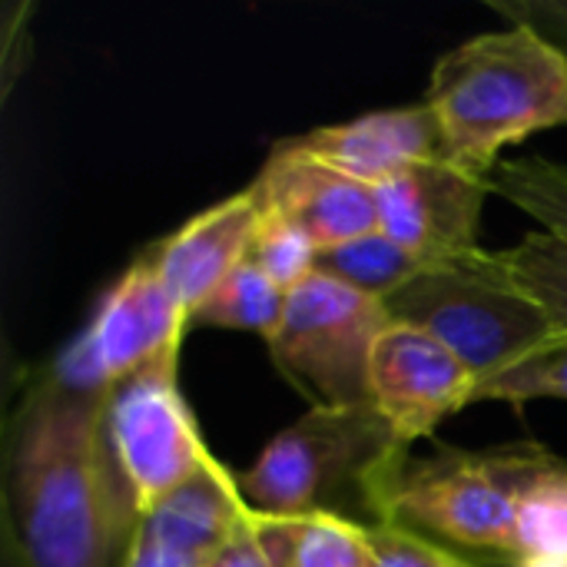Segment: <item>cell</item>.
Wrapping results in <instances>:
<instances>
[{
  "mask_svg": "<svg viewBox=\"0 0 567 567\" xmlns=\"http://www.w3.org/2000/svg\"><path fill=\"white\" fill-rule=\"evenodd\" d=\"M488 193V179L445 159L409 163L375 183L379 229L432 269L478 262L488 252L478 243Z\"/></svg>",
  "mask_w": 567,
  "mask_h": 567,
  "instance_id": "cell-9",
  "label": "cell"
},
{
  "mask_svg": "<svg viewBox=\"0 0 567 567\" xmlns=\"http://www.w3.org/2000/svg\"><path fill=\"white\" fill-rule=\"evenodd\" d=\"M249 259L286 292H292L299 282H306L316 272L319 262V246L309 239V233H302L296 223H289L286 216L262 209V223L259 233L252 239Z\"/></svg>",
  "mask_w": 567,
  "mask_h": 567,
  "instance_id": "cell-21",
  "label": "cell"
},
{
  "mask_svg": "<svg viewBox=\"0 0 567 567\" xmlns=\"http://www.w3.org/2000/svg\"><path fill=\"white\" fill-rule=\"evenodd\" d=\"M10 518L23 567H120L136 515L106 442V392L50 375L27 395L10 455Z\"/></svg>",
  "mask_w": 567,
  "mask_h": 567,
  "instance_id": "cell-1",
  "label": "cell"
},
{
  "mask_svg": "<svg viewBox=\"0 0 567 567\" xmlns=\"http://www.w3.org/2000/svg\"><path fill=\"white\" fill-rule=\"evenodd\" d=\"M296 518L262 515L252 508L246 528L206 567H289Z\"/></svg>",
  "mask_w": 567,
  "mask_h": 567,
  "instance_id": "cell-23",
  "label": "cell"
},
{
  "mask_svg": "<svg viewBox=\"0 0 567 567\" xmlns=\"http://www.w3.org/2000/svg\"><path fill=\"white\" fill-rule=\"evenodd\" d=\"M20 567H23V565H20Z\"/></svg>",
  "mask_w": 567,
  "mask_h": 567,
  "instance_id": "cell-27",
  "label": "cell"
},
{
  "mask_svg": "<svg viewBox=\"0 0 567 567\" xmlns=\"http://www.w3.org/2000/svg\"><path fill=\"white\" fill-rule=\"evenodd\" d=\"M409 452L372 405L309 409L286 425L256 462L236 475L249 508L279 518L332 512L329 502L352 488L372 512V492L385 468Z\"/></svg>",
  "mask_w": 567,
  "mask_h": 567,
  "instance_id": "cell-4",
  "label": "cell"
},
{
  "mask_svg": "<svg viewBox=\"0 0 567 567\" xmlns=\"http://www.w3.org/2000/svg\"><path fill=\"white\" fill-rule=\"evenodd\" d=\"M249 186L259 193L262 209L296 223L319 249H332L379 229L375 186L279 143Z\"/></svg>",
  "mask_w": 567,
  "mask_h": 567,
  "instance_id": "cell-11",
  "label": "cell"
},
{
  "mask_svg": "<svg viewBox=\"0 0 567 567\" xmlns=\"http://www.w3.org/2000/svg\"><path fill=\"white\" fill-rule=\"evenodd\" d=\"M488 10L508 23H528L542 30L567 53V0H488Z\"/></svg>",
  "mask_w": 567,
  "mask_h": 567,
  "instance_id": "cell-25",
  "label": "cell"
},
{
  "mask_svg": "<svg viewBox=\"0 0 567 567\" xmlns=\"http://www.w3.org/2000/svg\"><path fill=\"white\" fill-rule=\"evenodd\" d=\"M186 309L166 289L156 262L140 256L96 302L86 329L56 359L53 379L76 392H110L159 355L183 349Z\"/></svg>",
  "mask_w": 567,
  "mask_h": 567,
  "instance_id": "cell-8",
  "label": "cell"
},
{
  "mask_svg": "<svg viewBox=\"0 0 567 567\" xmlns=\"http://www.w3.org/2000/svg\"><path fill=\"white\" fill-rule=\"evenodd\" d=\"M495 266L515 289L542 302L567 332V243L538 229L522 236L518 246L495 252Z\"/></svg>",
  "mask_w": 567,
  "mask_h": 567,
  "instance_id": "cell-19",
  "label": "cell"
},
{
  "mask_svg": "<svg viewBox=\"0 0 567 567\" xmlns=\"http://www.w3.org/2000/svg\"><path fill=\"white\" fill-rule=\"evenodd\" d=\"M512 561H567V462L545 449L518 498Z\"/></svg>",
  "mask_w": 567,
  "mask_h": 567,
  "instance_id": "cell-15",
  "label": "cell"
},
{
  "mask_svg": "<svg viewBox=\"0 0 567 567\" xmlns=\"http://www.w3.org/2000/svg\"><path fill=\"white\" fill-rule=\"evenodd\" d=\"M538 399L567 402V332L538 355L525 359L522 365L482 382L475 395V402H512V405H525Z\"/></svg>",
  "mask_w": 567,
  "mask_h": 567,
  "instance_id": "cell-22",
  "label": "cell"
},
{
  "mask_svg": "<svg viewBox=\"0 0 567 567\" xmlns=\"http://www.w3.org/2000/svg\"><path fill=\"white\" fill-rule=\"evenodd\" d=\"M289 292L279 289L252 259L233 269L213 296L189 316V326H213V329H243L269 339L286 312Z\"/></svg>",
  "mask_w": 567,
  "mask_h": 567,
  "instance_id": "cell-17",
  "label": "cell"
},
{
  "mask_svg": "<svg viewBox=\"0 0 567 567\" xmlns=\"http://www.w3.org/2000/svg\"><path fill=\"white\" fill-rule=\"evenodd\" d=\"M542 445L452 452L415 462L402 452L372 492V525L392 522L432 532L475 551H515L518 498Z\"/></svg>",
  "mask_w": 567,
  "mask_h": 567,
  "instance_id": "cell-3",
  "label": "cell"
},
{
  "mask_svg": "<svg viewBox=\"0 0 567 567\" xmlns=\"http://www.w3.org/2000/svg\"><path fill=\"white\" fill-rule=\"evenodd\" d=\"M279 146L329 163L369 186L422 159H442V133L425 103L362 113L346 123L316 126Z\"/></svg>",
  "mask_w": 567,
  "mask_h": 567,
  "instance_id": "cell-13",
  "label": "cell"
},
{
  "mask_svg": "<svg viewBox=\"0 0 567 567\" xmlns=\"http://www.w3.org/2000/svg\"><path fill=\"white\" fill-rule=\"evenodd\" d=\"M259 223V193L246 186L243 193L206 206L156 246L153 262L186 316H193L213 289L249 259Z\"/></svg>",
  "mask_w": 567,
  "mask_h": 567,
  "instance_id": "cell-12",
  "label": "cell"
},
{
  "mask_svg": "<svg viewBox=\"0 0 567 567\" xmlns=\"http://www.w3.org/2000/svg\"><path fill=\"white\" fill-rule=\"evenodd\" d=\"M488 189L532 216L542 233L567 243V163L548 156L502 159L488 176Z\"/></svg>",
  "mask_w": 567,
  "mask_h": 567,
  "instance_id": "cell-18",
  "label": "cell"
},
{
  "mask_svg": "<svg viewBox=\"0 0 567 567\" xmlns=\"http://www.w3.org/2000/svg\"><path fill=\"white\" fill-rule=\"evenodd\" d=\"M316 269L342 279L346 286H352V289H359L379 302H385L389 296L405 289L412 279H419L432 266H425L419 256H412L392 236L375 229V233H365L352 243L319 249Z\"/></svg>",
  "mask_w": 567,
  "mask_h": 567,
  "instance_id": "cell-16",
  "label": "cell"
},
{
  "mask_svg": "<svg viewBox=\"0 0 567 567\" xmlns=\"http://www.w3.org/2000/svg\"><path fill=\"white\" fill-rule=\"evenodd\" d=\"M389 322L385 302L316 269L289 292L266 346L309 409H352L369 405V359Z\"/></svg>",
  "mask_w": 567,
  "mask_h": 567,
  "instance_id": "cell-6",
  "label": "cell"
},
{
  "mask_svg": "<svg viewBox=\"0 0 567 567\" xmlns=\"http://www.w3.org/2000/svg\"><path fill=\"white\" fill-rule=\"evenodd\" d=\"M249 515L239 478L213 458L136 525L163 548L206 567L246 528Z\"/></svg>",
  "mask_w": 567,
  "mask_h": 567,
  "instance_id": "cell-14",
  "label": "cell"
},
{
  "mask_svg": "<svg viewBox=\"0 0 567 567\" xmlns=\"http://www.w3.org/2000/svg\"><path fill=\"white\" fill-rule=\"evenodd\" d=\"M478 375L432 332L392 319L369 359V405L409 449L432 439L439 422L472 405Z\"/></svg>",
  "mask_w": 567,
  "mask_h": 567,
  "instance_id": "cell-10",
  "label": "cell"
},
{
  "mask_svg": "<svg viewBox=\"0 0 567 567\" xmlns=\"http://www.w3.org/2000/svg\"><path fill=\"white\" fill-rule=\"evenodd\" d=\"M375 567H482L435 542H429L422 532H412L405 525L379 522L369 525Z\"/></svg>",
  "mask_w": 567,
  "mask_h": 567,
  "instance_id": "cell-24",
  "label": "cell"
},
{
  "mask_svg": "<svg viewBox=\"0 0 567 567\" xmlns=\"http://www.w3.org/2000/svg\"><path fill=\"white\" fill-rule=\"evenodd\" d=\"M385 312L445 342L478 375V385L565 336L542 302L498 272L495 252L465 266L425 269L385 299Z\"/></svg>",
  "mask_w": 567,
  "mask_h": 567,
  "instance_id": "cell-5",
  "label": "cell"
},
{
  "mask_svg": "<svg viewBox=\"0 0 567 567\" xmlns=\"http://www.w3.org/2000/svg\"><path fill=\"white\" fill-rule=\"evenodd\" d=\"M425 106L442 159L488 179L508 146L567 123V53L528 23L468 37L435 60Z\"/></svg>",
  "mask_w": 567,
  "mask_h": 567,
  "instance_id": "cell-2",
  "label": "cell"
},
{
  "mask_svg": "<svg viewBox=\"0 0 567 567\" xmlns=\"http://www.w3.org/2000/svg\"><path fill=\"white\" fill-rule=\"evenodd\" d=\"M106 442L136 522L213 462L179 392V349L106 392Z\"/></svg>",
  "mask_w": 567,
  "mask_h": 567,
  "instance_id": "cell-7",
  "label": "cell"
},
{
  "mask_svg": "<svg viewBox=\"0 0 567 567\" xmlns=\"http://www.w3.org/2000/svg\"><path fill=\"white\" fill-rule=\"evenodd\" d=\"M289 567H375L369 525L339 512H312L296 518Z\"/></svg>",
  "mask_w": 567,
  "mask_h": 567,
  "instance_id": "cell-20",
  "label": "cell"
},
{
  "mask_svg": "<svg viewBox=\"0 0 567 567\" xmlns=\"http://www.w3.org/2000/svg\"><path fill=\"white\" fill-rule=\"evenodd\" d=\"M508 567H567V561H512Z\"/></svg>",
  "mask_w": 567,
  "mask_h": 567,
  "instance_id": "cell-26",
  "label": "cell"
}]
</instances>
